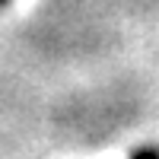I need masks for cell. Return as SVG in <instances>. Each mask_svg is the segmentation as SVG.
<instances>
[{
  "label": "cell",
  "instance_id": "obj_1",
  "mask_svg": "<svg viewBox=\"0 0 159 159\" xmlns=\"http://www.w3.org/2000/svg\"><path fill=\"white\" fill-rule=\"evenodd\" d=\"M130 159H159V147H140L130 153Z\"/></svg>",
  "mask_w": 159,
  "mask_h": 159
},
{
  "label": "cell",
  "instance_id": "obj_2",
  "mask_svg": "<svg viewBox=\"0 0 159 159\" xmlns=\"http://www.w3.org/2000/svg\"><path fill=\"white\" fill-rule=\"evenodd\" d=\"M3 3H10V0H0V7H3Z\"/></svg>",
  "mask_w": 159,
  "mask_h": 159
}]
</instances>
